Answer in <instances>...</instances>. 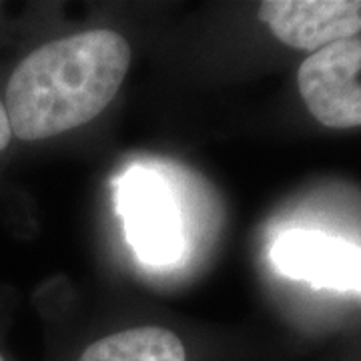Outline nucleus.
Segmentation results:
<instances>
[{"instance_id": "1", "label": "nucleus", "mask_w": 361, "mask_h": 361, "mask_svg": "<svg viewBox=\"0 0 361 361\" xmlns=\"http://www.w3.org/2000/svg\"><path fill=\"white\" fill-rule=\"evenodd\" d=\"M129 66V42L106 28L37 47L16 63L0 97L13 139L44 141L87 125L115 99Z\"/></svg>"}, {"instance_id": "2", "label": "nucleus", "mask_w": 361, "mask_h": 361, "mask_svg": "<svg viewBox=\"0 0 361 361\" xmlns=\"http://www.w3.org/2000/svg\"><path fill=\"white\" fill-rule=\"evenodd\" d=\"M116 209L137 257L151 267H169L183 255V229L173 197L153 171L135 167L116 187Z\"/></svg>"}, {"instance_id": "3", "label": "nucleus", "mask_w": 361, "mask_h": 361, "mask_svg": "<svg viewBox=\"0 0 361 361\" xmlns=\"http://www.w3.org/2000/svg\"><path fill=\"white\" fill-rule=\"evenodd\" d=\"M297 85L303 103L322 125L361 127V37L313 52L299 66Z\"/></svg>"}, {"instance_id": "4", "label": "nucleus", "mask_w": 361, "mask_h": 361, "mask_svg": "<svg viewBox=\"0 0 361 361\" xmlns=\"http://www.w3.org/2000/svg\"><path fill=\"white\" fill-rule=\"evenodd\" d=\"M285 277L313 287L361 291V247L319 231H285L271 249Z\"/></svg>"}, {"instance_id": "5", "label": "nucleus", "mask_w": 361, "mask_h": 361, "mask_svg": "<svg viewBox=\"0 0 361 361\" xmlns=\"http://www.w3.org/2000/svg\"><path fill=\"white\" fill-rule=\"evenodd\" d=\"M259 18L283 44L317 52L357 37L361 32V0H267Z\"/></svg>"}, {"instance_id": "6", "label": "nucleus", "mask_w": 361, "mask_h": 361, "mask_svg": "<svg viewBox=\"0 0 361 361\" xmlns=\"http://www.w3.org/2000/svg\"><path fill=\"white\" fill-rule=\"evenodd\" d=\"M78 361H187V353L165 327H137L94 341Z\"/></svg>"}, {"instance_id": "7", "label": "nucleus", "mask_w": 361, "mask_h": 361, "mask_svg": "<svg viewBox=\"0 0 361 361\" xmlns=\"http://www.w3.org/2000/svg\"><path fill=\"white\" fill-rule=\"evenodd\" d=\"M13 141V130H11V125H8V116H6V111H4V104L0 101V155L11 147Z\"/></svg>"}, {"instance_id": "8", "label": "nucleus", "mask_w": 361, "mask_h": 361, "mask_svg": "<svg viewBox=\"0 0 361 361\" xmlns=\"http://www.w3.org/2000/svg\"><path fill=\"white\" fill-rule=\"evenodd\" d=\"M0 361H6V360H4V355H2V353H0Z\"/></svg>"}]
</instances>
